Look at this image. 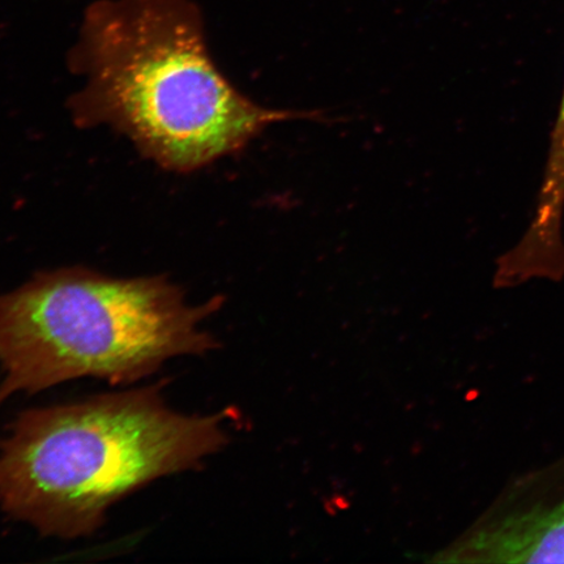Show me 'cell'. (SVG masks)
I'll return each mask as SVG.
<instances>
[{
	"label": "cell",
	"instance_id": "7a4b0ae2",
	"mask_svg": "<svg viewBox=\"0 0 564 564\" xmlns=\"http://www.w3.org/2000/svg\"><path fill=\"white\" fill-rule=\"evenodd\" d=\"M229 417L175 412L160 386L31 409L0 443V509L45 538H87L129 494L220 453Z\"/></svg>",
	"mask_w": 564,
	"mask_h": 564
},
{
	"label": "cell",
	"instance_id": "3957f363",
	"mask_svg": "<svg viewBox=\"0 0 564 564\" xmlns=\"http://www.w3.org/2000/svg\"><path fill=\"white\" fill-rule=\"evenodd\" d=\"M224 303L192 305L165 276L39 273L0 294V404L77 378L135 383L167 359L206 355L220 345L202 323Z\"/></svg>",
	"mask_w": 564,
	"mask_h": 564
},
{
	"label": "cell",
	"instance_id": "5b68a950",
	"mask_svg": "<svg viewBox=\"0 0 564 564\" xmlns=\"http://www.w3.org/2000/svg\"><path fill=\"white\" fill-rule=\"evenodd\" d=\"M564 89L531 225L498 260L494 284L514 288L533 280L564 278Z\"/></svg>",
	"mask_w": 564,
	"mask_h": 564
},
{
	"label": "cell",
	"instance_id": "6da1fadb",
	"mask_svg": "<svg viewBox=\"0 0 564 564\" xmlns=\"http://www.w3.org/2000/svg\"><path fill=\"white\" fill-rule=\"evenodd\" d=\"M69 65L86 80L69 105L76 121L115 127L167 171H196L268 126L315 118L267 109L232 87L212 59L194 0H95Z\"/></svg>",
	"mask_w": 564,
	"mask_h": 564
},
{
	"label": "cell",
	"instance_id": "277c9868",
	"mask_svg": "<svg viewBox=\"0 0 564 564\" xmlns=\"http://www.w3.org/2000/svg\"><path fill=\"white\" fill-rule=\"evenodd\" d=\"M434 561L564 564V454L507 482Z\"/></svg>",
	"mask_w": 564,
	"mask_h": 564
}]
</instances>
